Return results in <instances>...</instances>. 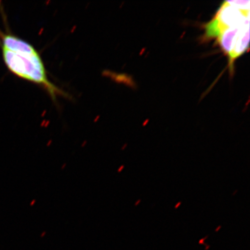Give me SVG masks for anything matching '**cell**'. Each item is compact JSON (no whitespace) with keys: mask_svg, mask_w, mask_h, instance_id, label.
<instances>
[{"mask_svg":"<svg viewBox=\"0 0 250 250\" xmlns=\"http://www.w3.org/2000/svg\"><path fill=\"white\" fill-rule=\"evenodd\" d=\"M66 165H67L66 164H64L63 165H62V170H64L65 167H66Z\"/></svg>","mask_w":250,"mask_h":250,"instance_id":"52a82bcc","label":"cell"},{"mask_svg":"<svg viewBox=\"0 0 250 250\" xmlns=\"http://www.w3.org/2000/svg\"><path fill=\"white\" fill-rule=\"evenodd\" d=\"M126 146H127V144H126V145H125L124 146H123V147L122 148V150H124L125 149V148L126 147Z\"/></svg>","mask_w":250,"mask_h":250,"instance_id":"9c48e42d","label":"cell"},{"mask_svg":"<svg viewBox=\"0 0 250 250\" xmlns=\"http://www.w3.org/2000/svg\"><path fill=\"white\" fill-rule=\"evenodd\" d=\"M86 143H87V142L86 141H85V142L83 143L82 146H82V147H84V146H85L86 145Z\"/></svg>","mask_w":250,"mask_h":250,"instance_id":"ba28073f","label":"cell"},{"mask_svg":"<svg viewBox=\"0 0 250 250\" xmlns=\"http://www.w3.org/2000/svg\"><path fill=\"white\" fill-rule=\"evenodd\" d=\"M124 165L121 166V167L118 168V171L119 172V173H120V172H121L122 170H123L124 169Z\"/></svg>","mask_w":250,"mask_h":250,"instance_id":"277c9868","label":"cell"},{"mask_svg":"<svg viewBox=\"0 0 250 250\" xmlns=\"http://www.w3.org/2000/svg\"><path fill=\"white\" fill-rule=\"evenodd\" d=\"M250 1H226L218 9L212 20L205 27V39H215L225 27L232 26L250 18Z\"/></svg>","mask_w":250,"mask_h":250,"instance_id":"3957f363","label":"cell"},{"mask_svg":"<svg viewBox=\"0 0 250 250\" xmlns=\"http://www.w3.org/2000/svg\"><path fill=\"white\" fill-rule=\"evenodd\" d=\"M215 39L228 56V64L232 72L234 62L249 49L250 18L224 28L219 31Z\"/></svg>","mask_w":250,"mask_h":250,"instance_id":"7a4b0ae2","label":"cell"},{"mask_svg":"<svg viewBox=\"0 0 250 250\" xmlns=\"http://www.w3.org/2000/svg\"><path fill=\"white\" fill-rule=\"evenodd\" d=\"M36 203V199L33 200V201L31 202V203H30V206H34V204H35Z\"/></svg>","mask_w":250,"mask_h":250,"instance_id":"5b68a950","label":"cell"},{"mask_svg":"<svg viewBox=\"0 0 250 250\" xmlns=\"http://www.w3.org/2000/svg\"><path fill=\"white\" fill-rule=\"evenodd\" d=\"M52 140H49V142L48 143V144H47L46 146H51V144H52Z\"/></svg>","mask_w":250,"mask_h":250,"instance_id":"8992f818","label":"cell"},{"mask_svg":"<svg viewBox=\"0 0 250 250\" xmlns=\"http://www.w3.org/2000/svg\"><path fill=\"white\" fill-rule=\"evenodd\" d=\"M0 48L6 67L15 76L42 87L52 101L59 96L68 97L49 80L42 56L30 43L8 29H0Z\"/></svg>","mask_w":250,"mask_h":250,"instance_id":"6da1fadb","label":"cell"}]
</instances>
